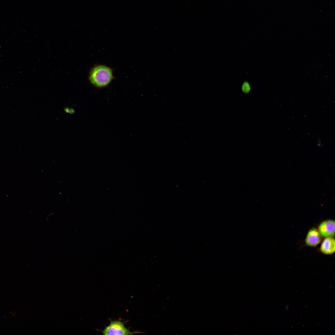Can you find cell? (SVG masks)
Listing matches in <instances>:
<instances>
[{"mask_svg": "<svg viewBox=\"0 0 335 335\" xmlns=\"http://www.w3.org/2000/svg\"><path fill=\"white\" fill-rule=\"evenodd\" d=\"M114 78L112 69L103 64L96 65L92 67L88 76L90 83L98 88L106 87Z\"/></svg>", "mask_w": 335, "mask_h": 335, "instance_id": "obj_1", "label": "cell"}, {"mask_svg": "<svg viewBox=\"0 0 335 335\" xmlns=\"http://www.w3.org/2000/svg\"><path fill=\"white\" fill-rule=\"evenodd\" d=\"M125 322L120 320H110L109 324L101 331L103 334L109 335H133L143 332L139 331L131 332L124 325Z\"/></svg>", "mask_w": 335, "mask_h": 335, "instance_id": "obj_2", "label": "cell"}, {"mask_svg": "<svg viewBox=\"0 0 335 335\" xmlns=\"http://www.w3.org/2000/svg\"><path fill=\"white\" fill-rule=\"evenodd\" d=\"M335 226L334 220H328L320 223L318 227V230L322 237H334L335 236Z\"/></svg>", "mask_w": 335, "mask_h": 335, "instance_id": "obj_3", "label": "cell"}, {"mask_svg": "<svg viewBox=\"0 0 335 335\" xmlns=\"http://www.w3.org/2000/svg\"><path fill=\"white\" fill-rule=\"evenodd\" d=\"M322 237L318 230L316 228H312L307 234L305 239L306 244L310 247H316L321 242Z\"/></svg>", "mask_w": 335, "mask_h": 335, "instance_id": "obj_4", "label": "cell"}, {"mask_svg": "<svg viewBox=\"0 0 335 335\" xmlns=\"http://www.w3.org/2000/svg\"><path fill=\"white\" fill-rule=\"evenodd\" d=\"M320 250L322 253L326 255L334 253L335 251V241L334 238H325L321 244Z\"/></svg>", "mask_w": 335, "mask_h": 335, "instance_id": "obj_5", "label": "cell"}, {"mask_svg": "<svg viewBox=\"0 0 335 335\" xmlns=\"http://www.w3.org/2000/svg\"><path fill=\"white\" fill-rule=\"evenodd\" d=\"M242 89L243 92L245 93H249L251 89L249 84L247 82L244 83L242 87Z\"/></svg>", "mask_w": 335, "mask_h": 335, "instance_id": "obj_6", "label": "cell"}]
</instances>
